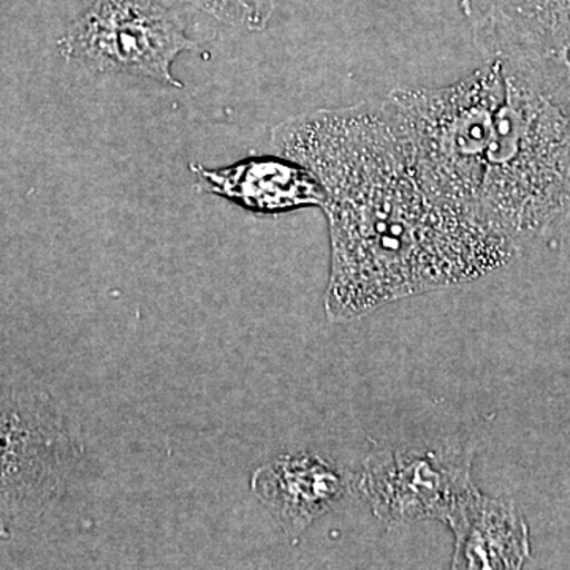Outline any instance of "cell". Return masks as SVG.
I'll return each mask as SVG.
<instances>
[{
  "label": "cell",
  "instance_id": "5b68a950",
  "mask_svg": "<svg viewBox=\"0 0 570 570\" xmlns=\"http://www.w3.org/2000/svg\"><path fill=\"white\" fill-rule=\"evenodd\" d=\"M474 450L455 439L376 450L367 456L358 489L387 527L438 520L448 523L472 482Z\"/></svg>",
  "mask_w": 570,
  "mask_h": 570
},
{
  "label": "cell",
  "instance_id": "3957f363",
  "mask_svg": "<svg viewBox=\"0 0 570 570\" xmlns=\"http://www.w3.org/2000/svg\"><path fill=\"white\" fill-rule=\"evenodd\" d=\"M504 94V62L485 59L450 85L397 88L387 96L431 189L479 219L487 151Z\"/></svg>",
  "mask_w": 570,
  "mask_h": 570
},
{
  "label": "cell",
  "instance_id": "6da1fadb",
  "mask_svg": "<svg viewBox=\"0 0 570 570\" xmlns=\"http://www.w3.org/2000/svg\"><path fill=\"white\" fill-rule=\"evenodd\" d=\"M272 146L324 189L330 321L475 283L517 253L508 236L431 189L389 97L295 116L273 129Z\"/></svg>",
  "mask_w": 570,
  "mask_h": 570
},
{
  "label": "cell",
  "instance_id": "9c48e42d",
  "mask_svg": "<svg viewBox=\"0 0 570 570\" xmlns=\"http://www.w3.org/2000/svg\"><path fill=\"white\" fill-rule=\"evenodd\" d=\"M202 187L254 213L322 208L324 189L309 171L285 157H250L232 167L208 170L190 165Z\"/></svg>",
  "mask_w": 570,
  "mask_h": 570
},
{
  "label": "cell",
  "instance_id": "7a4b0ae2",
  "mask_svg": "<svg viewBox=\"0 0 570 570\" xmlns=\"http://www.w3.org/2000/svg\"><path fill=\"white\" fill-rule=\"evenodd\" d=\"M504 62V61H502ZM479 214L519 247L570 212V96L504 62Z\"/></svg>",
  "mask_w": 570,
  "mask_h": 570
},
{
  "label": "cell",
  "instance_id": "277c9868",
  "mask_svg": "<svg viewBox=\"0 0 570 570\" xmlns=\"http://www.w3.org/2000/svg\"><path fill=\"white\" fill-rule=\"evenodd\" d=\"M175 11L159 0H96L71 26L62 52L97 73H124L183 88L171 67L193 50Z\"/></svg>",
  "mask_w": 570,
  "mask_h": 570
},
{
  "label": "cell",
  "instance_id": "8992f818",
  "mask_svg": "<svg viewBox=\"0 0 570 570\" xmlns=\"http://www.w3.org/2000/svg\"><path fill=\"white\" fill-rule=\"evenodd\" d=\"M474 43L570 92V0H461Z\"/></svg>",
  "mask_w": 570,
  "mask_h": 570
},
{
  "label": "cell",
  "instance_id": "30bf717a",
  "mask_svg": "<svg viewBox=\"0 0 570 570\" xmlns=\"http://www.w3.org/2000/svg\"><path fill=\"white\" fill-rule=\"evenodd\" d=\"M224 24L247 32L264 31L275 11V0H181Z\"/></svg>",
  "mask_w": 570,
  "mask_h": 570
},
{
  "label": "cell",
  "instance_id": "52a82bcc",
  "mask_svg": "<svg viewBox=\"0 0 570 570\" xmlns=\"http://www.w3.org/2000/svg\"><path fill=\"white\" fill-rule=\"evenodd\" d=\"M346 490L343 471L309 450L277 455L250 475L254 497L272 513L285 538L294 542L314 521L336 508Z\"/></svg>",
  "mask_w": 570,
  "mask_h": 570
},
{
  "label": "cell",
  "instance_id": "ba28073f",
  "mask_svg": "<svg viewBox=\"0 0 570 570\" xmlns=\"http://www.w3.org/2000/svg\"><path fill=\"white\" fill-rule=\"evenodd\" d=\"M448 524L455 538L452 569H521L530 560V528L510 499L489 498L475 489Z\"/></svg>",
  "mask_w": 570,
  "mask_h": 570
}]
</instances>
